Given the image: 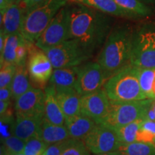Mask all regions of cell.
<instances>
[{
  "label": "cell",
  "instance_id": "cell-23",
  "mask_svg": "<svg viewBox=\"0 0 155 155\" xmlns=\"http://www.w3.org/2000/svg\"><path fill=\"white\" fill-rule=\"evenodd\" d=\"M23 38L24 37L21 33L8 35L6 36L3 52L0 54L1 65L5 63L15 64L17 48Z\"/></svg>",
  "mask_w": 155,
  "mask_h": 155
},
{
  "label": "cell",
  "instance_id": "cell-22",
  "mask_svg": "<svg viewBox=\"0 0 155 155\" xmlns=\"http://www.w3.org/2000/svg\"><path fill=\"white\" fill-rule=\"evenodd\" d=\"M30 78L28 68H27L26 65L17 67L16 73L10 86L14 99H17L32 87Z\"/></svg>",
  "mask_w": 155,
  "mask_h": 155
},
{
  "label": "cell",
  "instance_id": "cell-44",
  "mask_svg": "<svg viewBox=\"0 0 155 155\" xmlns=\"http://www.w3.org/2000/svg\"><path fill=\"white\" fill-rule=\"evenodd\" d=\"M24 1H25V0H17V2L16 3L18 4V5H19V4L22 3Z\"/></svg>",
  "mask_w": 155,
  "mask_h": 155
},
{
  "label": "cell",
  "instance_id": "cell-20",
  "mask_svg": "<svg viewBox=\"0 0 155 155\" xmlns=\"http://www.w3.org/2000/svg\"><path fill=\"white\" fill-rule=\"evenodd\" d=\"M79 67L55 68L50 78V85L55 89L75 88Z\"/></svg>",
  "mask_w": 155,
  "mask_h": 155
},
{
  "label": "cell",
  "instance_id": "cell-2",
  "mask_svg": "<svg viewBox=\"0 0 155 155\" xmlns=\"http://www.w3.org/2000/svg\"><path fill=\"white\" fill-rule=\"evenodd\" d=\"M132 38L131 29L124 25H118L110 32L97 59L107 79L130 64Z\"/></svg>",
  "mask_w": 155,
  "mask_h": 155
},
{
  "label": "cell",
  "instance_id": "cell-14",
  "mask_svg": "<svg viewBox=\"0 0 155 155\" xmlns=\"http://www.w3.org/2000/svg\"><path fill=\"white\" fill-rule=\"evenodd\" d=\"M1 30L7 35L21 33L26 12L20 5L14 3L5 10H0Z\"/></svg>",
  "mask_w": 155,
  "mask_h": 155
},
{
  "label": "cell",
  "instance_id": "cell-43",
  "mask_svg": "<svg viewBox=\"0 0 155 155\" xmlns=\"http://www.w3.org/2000/svg\"><path fill=\"white\" fill-rule=\"evenodd\" d=\"M152 94L153 96H154V99H155V81H154V83H153L152 86Z\"/></svg>",
  "mask_w": 155,
  "mask_h": 155
},
{
  "label": "cell",
  "instance_id": "cell-16",
  "mask_svg": "<svg viewBox=\"0 0 155 155\" xmlns=\"http://www.w3.org/2000/svg\"><path fill=\"white\" fill-rule=\"evenodd\" d=\"M56 98L65 118L81 114V96L75 88L55 89Z\"/></svg>",
  "mask_w": 155,
  "mask_h": 155
},
{
  "label": "cell",
  "instance_id": "cell-25",
  "mask_svg": "<svg viewBox=\"0 0 155 155\" xmlns=\"http://www.w3.org/2000/svg\"><path fill=\"white\" fill-rule=\"evenodd\" d=\"M118 151L122 155H155V145L134 141L121 144Z\"/></svg>",
  "mask_w": 155,
  "mask_h": 155
},
{
  "label": "cell",
  "instance_id": "cell-32",
  "mask_svg": "<svg viewBox=\"0 0 155 155\" xmlns=\"http://www.w3.org/2000/svg\"><path fill=\"white\" fill-rule=\"evenodd\" d=\"M29 41L25 40V38L21 40L16 50V60L15 65L17 66L26 65V61L29 57Z\"/></svg>",
  "mask_w": 155,
  "mask_h": 155
},
{
  "label": "cell",
  "instance_id": "cell-34",
  "mask_svg": "<svg viewBox=\"0 0 155 155\" xmlns=\"http://www.w3.org/2000/svg\"><path fill=\"white\" fill-rule=\"evenodd\" d=\"M48 0H25L22 3L19 4V5L24 9V10L28 12L32 8L37 7V6L42 5V3L45 2Z\"/></svg>",
  "mask_w": 155,
  "mask_h": 155
},
{
  "label": "cell",
  "instance_id": "cell-7",
  "mask_svg": "<svg viewBox=\"0 0 155 155\" xmlns=\"http://www.w3.org/2000/svg\"><path fill=\"white\" fill-rule=\"evenodd\" d=\"M45 53L55 69L77 67L92 55L75 39H69Z\"/></svg>",
  "mask_w": 155,
  "mask_h": 155
},
{
  "label": "cell",
  "instance_id": "cell-8",
  "mask_svg": "<svg viewBox=\"0 0 155 155\" xmlns=\"http://www.w3.org/2000/svg\"><path fill=\"white\" fill-rule=\"evenodd\" d=\"M69 39L70 9L69 6H65L53 17L35 44L45 52Z\"/></svg>",
  "mask_w": 155,
  "mask_h": 155
},
{
  "label": "cell",
  "instance_id": "cell-9",
  "mask_svg": "<svg viewBox=\"0 0 155 155\" xmlns=\"http://www.w3.org/2000/svg\"><path fill=\"white\" fill-rule=\"evenodd\" d=\"M83 141L89 151L96 155L116 152L122 144L115 130L101 124H97Z\"/></svg>",
  "mask_w": 155,
  "mask_h": 155
},
{
  "label": "cell",
  "instance_id": "cell-13",
  "mask_svg": "<svg viewBox=\"0 0 155 155\" xmlns=\"http://www.w3.org/2000/svg\"><path fill=\"white\" fill-rule=\"evenodd\" d=\"M110 99L104 88L81 98V114L96 122L97 124L107 115Z\"/></svg>",
  "mask_w": 155,
  "mask_h": 155
},
{
  "label": "cell",
  "instance_id": "cell-40",
  "mask_svg": "<svg viewBox=\"0 0 155 155\" xmlns=\"http://www.w3.org/2000/svg\"><path fill=\"white\" fill-rule=\"evenodd\" d=\"M98 155H122V154L119 151H116V152H108L106 153V154H98Z\"/></svg>",
  "mask_w": 155,
  "mask_h": 155
},
{
  "label": "cell",
  "instance_id": "cell-28",
  "mask_svg": "<svg viewBox=\"0 0 155 155\" xmlns=\"http://www.w3.org/2000/svg\"><path fill=\"white\" fill-rule=\"evenodd\" d=\"M25 142L26 141L14 135L5 138L2 144V155L22 153Z\"/></svg>",
  "mask_w": 155,
  "mask_h": 155
},
{
  "label": "cell",
  "instance_id": "cell-24",
  "mask_svg": "<svg viewBox=\"0 0 155 155\" xmlns=\"http://www.w3.org/2000/svg\"><path fill=\"white\" fill-rule=\"evenodd\" d=\"M144 120V119H139L122 127L114 129L117 134L122 144H130L136 141L137 133L140 129L141 126Z\"/></svg>",
  "mask_w": 155,
  "mask_h": 155
},
{
  "label": "cell",
  "instance_id": "cell-27",
  "mask_svg": "<svg viewBox=\"0 0 155 155\" xmlns=\"http://www.w3.org/2000/svg\"><path fill=\"white\" fill-rule=\"evenodd\" d=\"M139 81L141 90L147 98L154 99L152 86L155 81V68H139Z\"/></svg>",
  "mask_w": 155,
  "mask_h": 155
},
{
  "label": "cell",
  "instance_id": "cell-33",
  "mask_svg": "<svg viewBox=\"0 0 155 155\" xmlns=\"http://www.w3.org/2000/svg\"><path fill=\"white\" fill-rule=\"evenodd\" d=\"M70 139L57 143V144L49 145L42 155H62V153H63L64 149L66 147Z\"/></svg>",
  "mask_w": 155,
  "mask_h": 155
},
{
  "label": "cell",
  "instance_id": "cell-10",
  "mask_svg": "<svg viewBox=\"0 0 155 155\" xmlns=\"http://www.w3.org/2000/svg\"><path fill=\"white\" fill-rule=\"evenodd\" d=\"M29 59L28 68L32 82L42 88L50 81L54 68L48 55L44 51L29 42Z\"/></svg>",
  "mask_w": 155,
  "mask_h": 155
},
{
  "label": "cell",
  "instance_id": "cell-26",
  "mask_svg": "<svg viewBox=\"0 0 155 155\" xmlns=\"http://www.w3.org/2000/svg\"><path fill=\"white\" fill-rule=\"evenodd\" d=\"M120 7L132 13L137 17H147L152 14V10L146 4L139 0H114Z\"/></svg>",
  "mask_w": 155,
  "mask_h": 155
},
{
  "label": "cell",
  "instance_id": "cell-5",
  "mask_svg": "<svg viewBox=\"0 0 155 155\" xmlns=\"http://www.w3.org/2000/svg\"><path fill=\"white\" fill-rule=\"evenodd\" d=\"M153 99L114 101L110 100V108L98 124L112 129L122 127L139 119H146V114Z\"/></svg>",
  "mask_w": 155,
  "mask_h": 155
},
{
  "label": "cell",
  "instance_id": "cell-18",
  "mask_svg": "<svg viewBox=\"0 0 155 155\" xmlns=\"http://www.w3.org/2000/svg\"><path fill=\"white\" fill-rule=\"evenodd\" d=\"M45 116L44 119L56 125L64 126L65 116L56 98L55 88L50 85L45 89Z\"/></svg>",
  "mask_w": 155,
  "mask_h": 155
},
{
  "label": "cell",
  "instance_id": "cell-3",
  "mask_svg": "<svg viewBox=\"0 0 155 155\" xmlns=\"http://www.w3.org/2000/svg\"><path fill=\"white\" fill-rule=\"evenodd\" d=\"M139 71L129 64L108 78L103 86L108 98L114 101L147 99L139 84Z\"/></svg>",
  "mask_w": 155,
  "mask_h": 155
},
{
  "label": "cell",
  "instance_id": "cell-29",
  "mask_svg": "<svg viewBox=\"0 0 155 155\" xmlns=\"http://www.w3.org/2000/svg\"><path fill=\"white\" fill-rule=\"evenodd\" d=\"M48 146L40 137H33L25 142L22 153L25 155H42Z\"/></svg>",
  "mask_w": 155,
  "mask_h": 155
},
{
  "label": "cell",
  "instance_id": "cell-12",
  "mask_svg": "<svg viewBox=\"0 0 155 155\" xmlns=\"http://www.w3.org/2000/svg\"><path fill=\"white\" fill-rule=\"evenodd\" d=\"M45 94L41 88L31 87L15 100L16 117L44 119Z\"/></svg>",
  "mask_w": 155,
  "mask_h": 155
},
{
  "label": "cell",
  "instance_id": "cell-31",
  "mask_svg": "<svg viewBox=\"0 0 155 155\" xmlns=\"http://www.w3.org/2000/svg\"><path fill=\"white\" fill-rule=\"evenodd\" d=\"M17 65L12 63H5L1 65L0 71V88L10 87L15 74Z\"/></svg>",
  "mask_w": 155,
  "mask_h": 155
},
{
  "label": "cell",
  "instance_id": "cell-17",
  "mask_svg": "<svg viewBox=\"0 0 155 155\" xmlns=\"http://www.w3.org/2000/svg\"><path fill=\"white\" fill-rule=\"evenodd\" d=\"M65 125L71 139L83 141L97 124L91 118L81 114L65 118Z\"/></svg>",
  "mask_w": 155,
  "mask_h": 155
},
{
  "label": "cell",
  "instance_id": "cell-4",
  "mask_svg": "<svg viewBox=\"0 0 155 155\" xmlns=\"http://www.w3.org/2000/svg\"><path fill=\"white\" fill-rule=\"evenodd\" d=\"M68 2V0H48L27 12L21 30L25 40L35 43L53 17Z\"/></svg>",
  "mask_w": 155,
  "mask_h": 155
},
{
  "label": "cell",
  "instance_id": "cell-21",
  "mask_svg": "<svg viewBox=\"0 0 155 155\" xmlns=\"http://www.w3.org/2000/svg\"><path fill=\"white\" fill-rule=\"evenodd\" d=\"M83 5L91 7L106 15L124 17V18H136L137 17L118 5L114 0H85Z\"/></svg>",
  "mask_w": 155,
  "mask_h": 155
},
{
  "label": "cell",
  "instance_id": "cell-30",
  "mask_svg": "<svg viewBox=\"0 0 155 155\" xmlns=\"http://www.w3.org/2000/svg\"><path fill=\"white\" fill-rule=\"evenodd\" d=\"M90 152L83 140L71 139L62 155H91Z\"/></svg>",
  "mask_w": 155,
  "mask_h": 155
},
{
  "label": "cell",
  "instance_id": "cell-35",
  "mask_svg": "<svg viewBox=\"0 0 155 155\" xmlns=\"http://www.w3.org/2000/svg\"><path fill=\"white\" fill-rule=\"evenodd\" d=\"M12 98L11 87H5L0 88V101H10V98Z\"/></svg>",
  "mask_w": 155,
  "mask_h": 155
},
{
  "label": "cell",
  "instance_id": "cell-37",
  "mask_svg": "<svg viewBox=\"0 0 155 155\" xmlns=\"http://www.w3.org/2000/svg\"><path fill=\"white\" fill-rule=\"evenodd\" d=\"M9 105V101H0V114L2 116L7 111Z\"/></svg>",
  "mask_w": 155,
  "mask_h": 155
},
{
  "label": "cell",
  "instance_id": "cell-1",
  "mask_svg": "<svg viewBox=\"0 0 155 155\" xmlns=\"http://www.w3.org/2000/svg\"><path fill=\"white\" fill-rule=\"evenodd\" d=\"M70 9V39L78 40L91 54L105 42L111 32V19L105 13L83 4Z\"/></svg>",
  "mask_w": 155,
  "mask_h": 155
},
{
  "label": "cell",
  "instance_id": "cell-42",
  "mask_svg": "<svg viewBox=\"0 0 155 155\" xmlns=\"http://www.w3.org/2000/svg\"><path fill=\"white\" fill-rule=\"evenodd\" d=\"M151 107H152L153 111H154V115H155V99H153L152 104H151Z\"/></svg>",
  "mask_w": 155,
  "mask_h": 155
},
{
  "label": "cell",
  "instance_id": "cell-19",
  "mask_svg": "<svg viewBox=\"0 0 155 155\" xmlns=\"http://www.w3.org/2000/svg\"><path fill=\"white\" fill-rule=\"evenodd\" d=\"M40 137L48 145L57 144L71 139L65 125H56L44 119Z\"/></svg>",
  "mask_w": 155,
  "mask_h": 155
},
{
  "label": "cell",
  "instance_id": "cell-15",
  "mask_svg": "<svg viewBox=\"0 0 155 155\" xmlns=\"http://www.w3.org/2000/svg\"><path fill=\"white\" fill-rule=\"evenodd\" d=\"M44 119L17 117L12 126V135L27 141L33 137H40V129Z\"/></svg>",
  "mask_w": 155,
  "mask_h": 155
},
{
  "label": "cell",
  "instance_id": "cell-6",
  "mask_svg": "<svg viewBox=\"0 0 155 155\" xmlns=\"http://www.w3.org/2000/svg\"><path fill=\"white\" fill-rule=\"evenodd\" d=\"M130 64L140 69L155 68V25H143L133 32Z\"/></svg>",
  "mask_w": 155,
  "mask_h": 155
},
{
  "label": "cell",
  "instance_id": "cell-45",
  "mask_svg": "<svg viewBox=\"0 0 155 155\" xmlns=\"http://www.w3.org/2000/svg\"><path fill=\"white\" fill-rule=\"evenodd\" d=\"M4 155H25L23 153H19V154H4Z\"/></svg>",
  "mask_w": 155,
  "mask_h": 155
},
{
  "label": "cell",
  "instance_id": "cell-46",
  "mask_svg": "<svg viewBox=\"0 0 155 155\" xmlns=\"http://www.w3.org/2000/svg\"><path fill=\"white\" fill-rule=\"evenodd\" d=\"M13 3H16L17 2V0H11Z\"/></svg>",
  "mask_w": 155,
  "mask_h": 155
},
{
  "label": "cell",
  "instance_id": "cell-11",
  "mask_svg": "<svg viewBox=\"0 0 155 155\" xmlns=\"http://www.w3.org/2000/svg\"><path fill=\"white\" fill-rule=\"evenodd\" d=\"M107 80L102 67L91 62L79 67L75 89L81 96L102 89Z\"/></svg>",
  "mask_w": 155,
  "mask_h": 155
},
{
  "label": "cell",
  "instance_id": "cell-39",
  "mask_svg": "<svg viewBox=\"0 0 155 155\" xmlns=\"http://www.w3.org/2000/svg\"><path fill=\"white\" fill-rule=\"evenodd\" d=\"M68 2L72 4H83L85 0H68Z\"/></svg>",
  "mask_w": 155,
  "mask_h": 155
},
{
  "label": "cell",
  "instance_id": "cell-38",
  "mask_svg": "<svg viewBox=\"0 0 155 155\" xmlns=\"http://www.w3.org/2000/svg\"><path fill=\"white\" fill-rule=\"evenodd\" d=\"M12 4L11 0H0V10H5Z\"/></svg>",
  "mask_w": 155,
  "mask_h": 155
},
{
  "label": "cell",
  "instance_id": "cell-41",
  "mask_svg": "<svg viewBox=\"0 0 155 155\" xmlns=\"http://www.w3.org/2000/svg\"><path fill=\"white\" fill-rule=\"evenodd\" d=\"M139 2H141L142 3H144V4H149V3H152L154 1V0H139Z\"/></svg>",
  "mask_w": 155,
  "mask_h": 155
},
{
  "label": "cell",
  "instance_id": "cell-36",
  "mask_svg": "<svg viewBox=\"0 0 155 155\" xmlns=\"http://www.w3.org/2000/svg\"><path fill=\"white\" fill-rule=\"evenodd\" d=\"M141 128L155 135V121L145 119L141 124Z\"/></svg>",
  "mask_w": 155,
  "mask_h": 155
}]
</instances>
